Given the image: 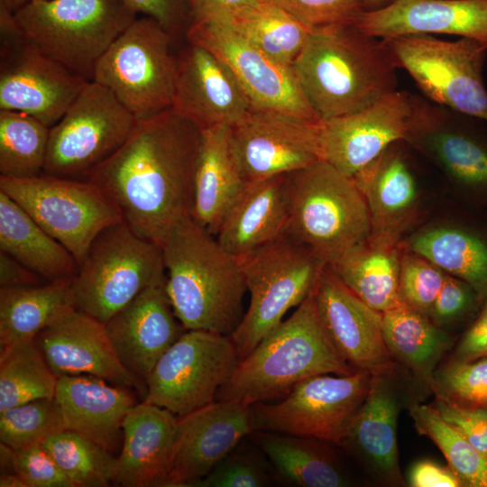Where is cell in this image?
I'll use <instances>...</instances> for the list:
<instances>
[{
	"label": "cell",
	"mask_w": 487,
	"mask_h": 487,
	"mask_svg": "<svg viewBox=\"0 0 487 487\" xmlns=\"http://www.w3.org/2000/svg\"><path fill=\"white\" fill-rule=\"evenodd\" d=\"M201 129L172 108L137 119L129 137L83 179L102 188L139 236L161 245L191 216Z\"/></svg>",
	"instance_id": "cell-1"
},
{
	"label": "cell",
	"mask_w": 487,
	"mask_h": 487,
	"mask_svg": "<svg viewBox=\"0 0 487 487\" xmlns=\"http://www.w3.org/2000/svg\"><path fill=\"white\" fill-rule=\"evenodd\" d=\"M292 67L320 121L360 111L398 83V66L384 40L354 23L313 29Z\"/></svg>",
	"instance_id": "cell-2"
},
{
	"label": "cell",
	"mask_w": 487,
	"mask_h": 487,
	"mask_svg": "<svg viewBox=\"0 0 487 487\" xmlns=\"http://www.w3.org/2000/svg\"><path fill=\"white\" fill-rule=\"evenodd\" d=\"M161 248L166 292L183 327L231 335L247 291L239 259L191 216L171 229Z\"/></svg>",
	"instance_id": "cell-3"
},
{
	"label": "cell",
	"mask_w": 487,
	"mask_h": 487,
	"mask_svg": "<svg viewBox=\"0 0 487 487\" xmlns=\"http://www.w3.org/2000/svg\"><path fill=\"white\" fill-rule=\"evenodd\" d=\"M356 371L333 345L319 317L312 290L288 319L239 361L216 400L251 406L285 396L307 378L347 375Z\"/></svg>",
	"instance_id": "cell-4"
},
{
	"label": "cell",
	"mask_w": 487,
	"mask_h": 487,
	"mask_svg": "<svg viewBox=\"0 0 487 487\" xmlns=\"http://www.w3.org/2000/svg\"><path fill=\"white\" fill-rule=\"evenodd\" d=\"M286 234L326 265L367 239L372 221L365 198L352 177L325 161L288 174Z\"/></svg>",
	"instance_id": "cell-5"
},
{
	"label": "cell",
	"mask_w": 487,
	"mask_h": 487,
	"mask_svg": "<svg viewBox=\"0 0 487 487\" xmlns=\"http://www.w3.org/2000/svg\"><path fill=\"white\" fill-rule=\"evenodd\" d=\"M14 17L42 52L92 81L99 59L138 14L121 0H44Z\"/></svg>",
	"instance_id": "cell-6"
},
{
	"label": "cell",
	"mask_w": 487,
	"mask_h": 487,
	"mask_svg": "<svg viewBox=\"0 0 487 487\" xmlns=\"http://www.w3.org/2000/svg\"><path fill=\"white\" fill-rule=\"evenodd\" d=\"M165 280L161 245L117 223L97 234L79 264L72 279L75 307L106 324L143 289Z\"/></svg>",
	"instance_id": "cell-7"
},
{
	"label": "cell",
	"mask_w": 487,
	"mask_h": 487,
	"mask_svg": "<svg viewBox=\"0 0 487 487\" xmlns=\"http://www.w3.org/2000/svg\"><path fill=\"white\" fill-rule=\"evenodd\" d=\"M239 262L250 303L230 337L241 361L282 321L289 309L308 298L326 265L287 234Z\"/></svg>",
	"instance_id": "cell-8"
},
{
	"label": "cell",
	"mask_w": 487,
	"mask_h": 487,
	"mask_svg": "<svg viewBox=\"0 0 487 487\" xmlns=\"http://www.w3.org/2000/svg\"><path fill=\"white\" fill-rule=\"evenodd\" d=\"M172 41L155 20L137 17L99 59L92 80L108 88L137 119L170 109L177 64Z\"/></svg>",
	"instance_id": "cell-9"
},
{
	"label": "cell",
	"mask_w": 487,
	"mask_h": 487,
	"mask_svg": "<svg viewBox=\"0 0 487 487\" xmlns=\"http://www.w3.org/2000/svg\"><path fill=\"white\" fill-rule=\"evenodd\" d=\"M0 190L64 245L78 266L99 233L124 222L114 200L87 179L46 173L27 179L0 176Z\"/></svg>",
	"instance_id": "cell-10"
},
{
	"label": "cell",
	"mask_w": 487,
	"mask_h": 487,
	"mask_svg": "<svg viewBox=\"0 0 487 487\" xmlns=\"http://www.w3.org/2000/svg\"><path fill=\"white\" fill-rule=\"evenodd\" d=\"M384 41L398 68L407 70L430 99L487 122L483 80L487 44L468 38L444 41L427 34Z\"/></svg>",
	"instance_id": "cell-11"
},
{
	"label": "cell",
	"mask_w": 487,
	"mask_h": 487,
	"mask_svg": "<svg viewBox=\"0 0 487 487\" xmlns=\"http://www.w3.org/2000/svg\"><path fill=\"white\" fill-rule=\"evenodd\" d=\"M434 118L424 104L396 89L360 111L321 121L320 159L353 178L394 142L430 130Z\"/></svg>",
	"instance_id": "cell-12"
},
{
	"label": "cell",
	"mask_w": 487,
	"mask_h": 487,
	"mask_svg": "<svg viewBox=\"0 0 487 487\" xmlns=\"http://www.w3.org/2000/svg\"><path fill=\"white\" fill-rule=\"evenodd\" d=\"M136 122L108 88L89 81L51 127L43 173L83 179L124 144Z\"/></svg>",
	"instance_id": "cell-13"
},
{
	"label": "cell",
	"mask_w": 487,
	"mask_h": 487,
	"mask_svg": "<svg viewBox=\"0 0 487 487\" xmlns=\"http://www.w3.org/2000/svg\"><path fill=\"white\" fill-rule=\"evenodd\" d=\"M372 373L320 374L293 386L275 404L251 405L254 431L311 437L340 446L368 393Z\"/></svg>",
	"instance_id": "cell-14"
},
{
	"label": "cell",
	"mask_w": 487,
	"mask_h": 487,
	"mask_svg": "<svg viewBox=\"0 0 487 487\" xmlns=\"http://www.w3.org/2000/svg\"><path fill=\"white\" fill-rule=\"evenodd\" d=\"M88 82L42 52L0 7V110L24 112L51 128Z\"/></svg>",
	"instance_id": "cell-15"
},
{
	"label": "cell",
	"mask_w": 487,
	"mask_h": 487,
	"mask_svg": "<svg viewBox=\"0 0 487 487\" xmlns=\"http://www.w3.org/2000/svg\"><path fill=\"white\" fill-rule=\"evenodd\" d=\"M239 361L230 335L185 330L150 372L143 400L187 415L216 400Z\"/></svg>",
	"instance_id": "cell-16"
},
{
	"label": "cell",
	"mask_w": 487,
	"mask_h": 487,
	"mask_svg": "<svg viewBox=\"0 0 487 487\" xmlns=\"http://www.w3.org/2000/svg\"><path fill=\"white\" fill-rule=\"evenodd\" d=\"M186 39L209 50L227 64L245 92L252 110L321 122L308 102L293 67L269 57L227 22L192 23Z\"/></svg>",
	"instance_id": "cell-17"
},
{
	"label": "cell",
	"mask_w": 487,
	"mask_h": 487,
	"mask_svg": "<svg viewBox=\"0 0 487 487\" xmlns=\"http://www.w3.org/2000/svg\"><path fill=\"white\" fill-rule=\"evenodd\" d=\"M319 124L280 113L251 110L231 126L246 182L287 175L321 161Z\"/></svg>",
	"instance_id": "cell-18"
},
{
	"label": "cell",
	"mask_w": 487,
	"mask_h": 487,
	"mask_svg": "<svg viewBox=\"0 0 487 487\" xmlns=\"http://www.w3.org/2000/svg\"><path fill=\"white\" fill-rule=\"evenodd\" d=\"M254 431L251 406L215 400L178 417L168 487H192Z\"/></svg>",
	"instance_id": "cell-19"
},
{
	"label": "cell",
	"mask_w": 487,
	"mask_h": 487,
	"mask_svg": "<svg viewBox=\"0 0 487 487\" xmlns=\"http://www.w3.org/2000/svg\"><path fill=\"white\" fill-rule=\"evenodd\" d=\"M188 42L176 56L171 108L200 129L234 126L252 110L245 92L225 61Z\"/></svg>",
	"instance_id": "cell-20"
},
{
	"label": "cell",
	"mask_w": 487,
	"mask_h": 487,
	"mask_svg": "<svg viewBox=\"0 0 487 487\" xmlns=\"http://www.w3.org/2000/svg\"><path fill=\"white\" fill-rule=\"evenodd\" d=\"M313 296L333 345L354 369L373 374L396 363L384 341L382 312L363 301L327 265L319 275Z\"/></svg>",
	"instance_id": "cell-21"
},
{
	"label": "cell",
	"mask_w": 487,
	"mask_h": 487,
	"mask_svg": "<svg viewBox=\"0 0 487 487\" xmlns=\"http://www.w3.org/2000/svg\"><path fill=\"white\" fill-rule=\"evenodd\" d=\"M35 341L58 377L87 374L146 394V385L119 359L106 324L76 308L42 329Z\"/></svg>",
	"instance_id": "cell-22"
},
{
	"label": "cell",
	"mask_w": 487,
	"mask_h": 487,
	"mask_svg": "<svg viewBox=\"0 0 487 487\" xmlns=\"http://www.w3.org/2000/svg\"><path fill=\"white\" fill-rule=\"evenodd\" d=\"M106 327L123 364L145 385L159 359L186 330L173 311L165 283L143 289Z\"/></svg>",
	"instance_id": "cell-23"
},
{
	"label": "cell",
	"mask_w": 487,
	"mask_h": 487,
	"mask_svg": "<svg viewBox=\"0 0 487 487\" xmlns=\"http://www.w3.org/2000/svg\"><path fill=\"white\" fill-rule=\"evenodd\" d=\"M396 363L373 373L368 393L341 446L356 457L381 482L402 485L397 443L402 406Z\"/></svg>",
	"instance_id": "cell-24"
},
{
	"label": "cell",
	"mask_w": 487,
	"mask_h": 487,
	"mask_svg": "<svg viewBox=\"0 0 487 487\" xmlns=\"http://www.w3.org/2000/svg\"><path fill=\"white\" fill-rule=\"evenodd\" d=\"M354 24L381 40L449 34L487 44V0H394L382 8L364 11Z\"/></svg>",
	"instance_id": "cell-25"
},
{
	"label": "cell",
	"mask_w": 487,
	"mask_h": 487,
	"mask_svg": "<svg viewBox=\"0 0 487 487\" xmlns=\"http://www.w3.org/2000/svg\"><path fill=\"white\" fill-rule=\"evenodd\" d=\"M178 417L157 405L135 404L123 423V446L114 483L124 487L163 486L174 451Z\"/></svg>",
	"instance_id": "cell-26"
},
{
	"label": "cell",
	"mask_w": 487,
	"mask_h": 487,
	"mask_svg": "<svg viewBox=\"0 0 487 487\" xmlns=\"http://www.w3.org/2000/svg\"><path fill=\"white\" fill-rule=\"evenodd\" d=\"M287 175L247 182L226 211L216 239L241 259L286 234Z\"/></svg>",
	"instance_id": "cell-27"
},
{
	"label": "cell",
	"mask_w": 487,
	"mask_h": 487,
	"mask_svg": "<svg viewBox=\"0 0 487 487\" xmlns=\"http://www.w3.org/2000/svg\"><path fill=\"white\" fill-rule=\"evenodd\" d=\"M109 383L87 374L61 376L54 398L66 429L111 451L123 431L125 416L136 403L126 387Z\"/></svg>",
	"instance_id": "cell-28"
},
{
	"label": "cell",
	"mask_w": 487,
	"mask_h": 487,
	"mask_svg": "<svg viewBox=\"0 0 487 487\" xmlns=\"http://www.w3.org/2000/svg\"><path fill=\"white\" fill-rule=\"evenodd\" d=\"M234 149L232 127L201 129L191 217L216 235L229 207L246 185Z\"/></svg>",
	"instance_id": "cell-29"
},
{
	"label": "cell",
	"mask_w": 487,
	"mask_h": 487,
	"mask_svg": "<svg viewBox=\"0 0 487 487\" xmlns=\"http://www.w3.org/2000/svg\"><path fill=\"white\" fill-rule=\"evenodd\" d=\"M369 208L371 235L398 242L410 222L417 186L403 159L389 148L353 177Z\"/></svg>",
	"instance_id": "cell-30"
},
{
	"label": "cell",
	"mask_w": 487,
	"mask_h": 487,
	"mask_svg": "<svg viewBox=\"0 0 487 487\" xmlns=\"http://www.w3.org/2000/svg\"><path fill=\"white\" fill-rule=\"evenodd\" d=\"M398 242L371 235L334 263L332 272L371 308L384 312L401 303Z\"/></svg>",
	"instance_id": "cell-31"
},
{
	"label": "cell",
	"mask_w": 487,
	"mask_h": 487,
	"mask_svg": "<svg viewBox=\"0 0 487 487\" xmlns=\"http://www.w3.org/2000/svg\"><path fill=\"white\" fill-rule=\"evenodd\" d=\"M0 252L47 281L71 279L78 269L72 253L1 190Z\"/></svg>",
	"instance_id": "cell-32"
},
{
	"label": "cell",
	"mask_w": 487,
	"mask_h": 487,
	"mask_svg": "<svg viewBox=\"0 0 487 487\" xmlns=\"http://www.w3.org/2000/svg\"><path fill=\"white\" fill-rule=\"evenodd\" d=\"M253 440L284 482L299 487H345L350 482L327 442L255 430Z\"/></svg>",
	"instance_id": "cell-33"
},
{
	"label": "cell",
	"mask_w": 487,
	"mask_h": 487,
	"mask_svg": "<svg viewBox=\"0 0 487 487\" xmlns=\"http://www.w3.org/2000/svg\"><path fill=\"white\" fill-rule=\"evenodd\" d=\"M72 279L0 288V349L34 339L42 329L75 308Z\"/></svg>",
	"instance_id": "cell-34"
},
{
	"label": "cell",
	"mask_w": 487,
	"mask_h": 487,
	"mask_svg": "<svg viewBox=\"0 0 487 487\" xmlns=\"http://www.w3.org/2000/svg\"><path fill=\"white\" fill-rule=\"evenodd\" d=\"M382 332L393 361L426 386L452 345L444 330L404 303L382 312Z\"/></svg>",
	"instance_id": "cell-35"
},
{
	"label": "cell",
	"mask_w": 487,
	"mask_h": 487,
	"mask_svg": "<svg viewBox=\"0 0 487 487\" xmlns=\"http://www.w3.org/2000/svg\"><path fill=\"white\" fill-rule=\"evenodd\" d=\"M414 253L446 274L468 283L479 298L487 294V241L468 231L436 228L415 236Z\"/></svg>",
	"instance_id": "cell-36"
},
{
	"label": "cell",
	"mask_w": 487,
	"mask_h": 487,
	"mask_svg": "<svg viewBox=\"0 0 487 487\" xmlns=\"http://www.w3.org/2000/svg\"><path fill=\"white\" fill-rule=\"evenodd\" d=\"M224 20L274 60L293 65L312 29L269 2L256 0Z\"/></svg>",
	"instance_id": "cell-37"
},
{
	"label": "cell",
	"mask_w": 487,
	"mask_h": 487,
	"mask_svg": "<svg viewBox=\"0 0 487 487\" xmlns=\"http://www.w3.org/2000/svg\"><path fill=\"white\" fill-rule=\"evenodd\" d=\"M58 379L35 338L1 349L0 413L33 400L54 398Z\"/></svg>",
	"instance_id": "cell-38"
},
{
	"label": "cell",
	"mask_w": 487,
	"mask_h": 487,
	"mask_svg": "<svg viewBox=\"0 0 487 487\" xmlns=\"http://www.w3.org/2000/svg\"><path fill=\"white\" fill-rule=\"evenodd\" d=\"M50 129L24 112L0 110V176L27 179L42 174Z\"/></svg>",
	"instance_id": "cell-39"
},
{
	"label": "cell",
	"mask_w": 487,
	"mask_h": 487,
	"mask_svg": "<svg viewBox=\"0 0 487 487\" xmlns=\"http://www.w3.org/2000/svg\"><path fill=\"white\" fill-rule=\"evenodd\" d=\"M409 415L418 433L431 439L442 452L462 487H487V462L459 428L431 404L412 403Z\"/></svg>",
	"instance_id": "cell-40"
},
{
	"label": "cell",
	"mask_w": 487,
	"mask_h": 487,
	"mask_svg": "<svg viewBox=\"0 0 487 487\" xmlns=\"http://www.w3.org/2000/svg\"><path fill=\"white\" fill-rule=\"evenodd\" d=\"M41 444L74 487H106L114 483L116 457L91 439L65 429Z\"/></svg>",
	"instance_id": "cell-41"
},
{
	"label": "cell",
	"mask_w": 487,
	"mask_h": 487,
	"mask_svg": "<svg viewBox=\"0 0 487 487\" xmlns=\"http://www.w3.org/2000/svg\"><path fill=\"white\" fill-rule=\"evenodd\" d=\"M65 429L55 398L33 400L0 413V442L15 451L41 444Z\"/></svg>",
	"instance_id": "cell-42"
},
{
	"label": "cell",
	"mask_w": 487,
	"mask_h": 487,
	"mask_svg": "<svg viewBox=\"0 0 487 487\" xmlns=\"http://www.w3.org/2000/svg\"><path fill=\"white\" fill-rule=\"evenodd\" d=\"M430 147L458 182L487 189V141L469 132H444L431 136Z\"/></svg>",
	"instance_id": "cell-43"
},
{
	"label": "cell",
	"mask_w": 487,
	"mask_h": 487,
	"mask_svg": "<svg viewBox=\"0 0 487 487\" xmlns=\"http://www.w3.org/2000/svg\"><path fill=\"white\" fill-rule=\"evenodd\" d=\"M427 387L435 399L462 408L487 409V357L449 360L437 366Z\"/></svg>",
	"instance_id": "cell-44"
},
{
	"label": "cell",
	"mask_w": 487,
	"mask_h": 487,
	"mask_svg": "<svg viewBox=\"0 0 487 487\" xmlns=\"http://www.w3.org/2000/svg\"><path fill=\"white\" fill-rule=\"evenodd\" d=\"M446 275L442 270L416 253L402 256L400 271L401 301L429 317Z\"/></svg>",
	"instance_id": "cell-45"
},
{
	"label": "cell",
	"mask_w": 487,
	"mask_h": 487,
	"mask_svg": "<svg viewBox=\"0 0 487 487\" xmlns=\"http://www.w3.org/2000/svg\"><path fill=\"white\" fill-rule=\"evenodd\" d=\"M275 5L310 29L355 23L363 0H262Z\"/></svg>",
	"instance_id": "cell-46"
},
{
	"label": "cell",
	"mask_w": 487,
	"mask_h": 487,
	"mask_svg": "<svg viewBox=\"0 0 487 487\" xmlns=\"http://www.w3.org/2000/svg\"><path fill=\"white\" fill-rule=\"evenodd\" d=\"M270 482L255 455L233 451L192 487H262Z\"/></svg>",
	"instance_id": "cell-47"
},
{
	"label": "cell",
	"mask_w": 487,
	"mask_h": 487,
	"mask_svg": "<svg viewBox=\"0 0 487 487\" xmlns=\"http://www.w3.org/2000/svg\"><path fill=\"white\" fill-rule=\"evenodd\" d=\"M14 472L28 487H74L42 444L16 451Z\"/></svg>",
	"instance_id": "cell-48"
},
{
	"label": "cell",
	"mask_w": 487,
	"mask_h": 487,
	"mask_svg": "<svg viewBox=\"0 0 487 487\" xmlns=\"http://www.w3.org/2000/svg\"><path fill=\"white\" fill-rule=\"evenodd\" d=\"M478 299L479 296L468 283L446 274L429 318L438 326L454 321L468 312Z\"/></svg>",
	"instance_id": "cell-49"
},
{
	"label": "cell",
	"mask_w": 487,
	"mask_h": 487,
	"mask_svg": "<svg viewBox=\"0 0 487 487\" xmlns=\"http://www.w3.org/2000/svg\"><path fill=\"white\" fill-rule=\"evenodd\" d=\"M431 405L459 428L487 462V409L462 408L435 399Z\"/></svg>",
	"instance_id": "cell-50"
},
{
	"label": "cell",
	"mask_w": 487,
	"mask_h": 487,
	"mask_svg": "<svg viewBox=\"0 0 487 487\" xmlns=\"http://www.w3.org/2000/svg\"><path fill=\"white\" fill-rule=\"evenodd\" d=\"M128 8L160 23L174 38L191 14L188 0H121ZM191 25V24H190Z\"/></svg>",
	"instance_id": "cell-51"
},
{
	"label": "cell",
	"mask_w": 487,
	"mask_h": 487,
	"mask_svg": "<svg viewBox=\"0 0 487 487\" xmlns=\"http://www.w3.org/2000/svg\"><path fill=\"white\" fill-rule=\"evenodd\" d=\"M487 357V301L456 345L454 360L471 362Z\"/></svg>",
	"instance_id": "cell-52"
},
{
	"label": "cell",
	"mask_w": 487,
	"mask_h": 487,
	"mask_svg": "<svg viewBox=\"0 0 487 487\" xmlns=\"http://www.w3.org/2000/svg\"><path fill=\"white\" fill-rule=\"evenodd\" d=\"M409 479L412 487H462L458 477L448 465L443 466L431 460H422L413 464Z\"/></svg>",
	"instance_id": "cell-53"
},
{
	"label": "cell",
	"mask_w": 487,
	"mask_h": 487,
	"mask_svg": "<svg viewBox=\"0 0 487 487\" xmlns=\"http://www.w3.org/2000/svg\"><path fill=\"white\" fill-rule=\"evenodd\" d=\"M254 2L256 0H188L191 24L208 20L225 19Z\"/></svg>",
	"instance_id": "cell-54"
},
{
	"label": "cell",
	"mask_w": 487,
	"mask_h": 487,
	"mask_svg": "<svg viewBox=\"0 0 487 487\" xmlns=\"http://www.w3.org/2000/svg\"><path fill=\"white\" fill-rule=\"evenodd\" d=\"M42 277L11 257L0 252V288H17L41 285Z\"/></svg>",
	"instance_id": "cell-55"
},
{
	"label": "cell",
	"mask_w": 487,
	"mask_h": 487,
	"mask_svg": "<svg viewBox=\"0 0 487 487\" xmlns=\"http://www.w3.org/2000/svg\"><path fill=\"white\" fill-rule=\"evenodd\" d=\"M15 450L0 442V468L1 474L14 472Z\"/></svg>",
	"instance_id": "cell-56"
},
{
	"label": "cell",
	"mask_w": 487,
	"mask_h": 487,
	"mask_svg": "<svg viewBox=\"0 0 487 487\" xmlns=\"http://www.w3.org/2000/svg\"><path fill=\"white\" fill-rule=\"evenodd\" d=\"M0 487H28L24 480L16 473H2Z\"/></svg>",
	"instance_id": "cell-57"
},
{
	"label": "cell",
	"mask_w": 487,
	"mask_h": 487,
	"mask_svg": "<svg viewBox=\"0 0 487 487\" xmlns=\"http://www.w3.org/2000/svg\"><path fill=\"white\" fill-rule=\"evenodd\" d=\"M38 1L44 0H0V7H3L14 14L23 6Z\"/></svg>",
	"instance_id": "cell-58"
},
{
	"label": "cell",
	"mask_w": 487,
	"mask_h": 487,
	"mask_svg": "<svg viewBox=\"0 0 487 487\" xmlns=\"http://www.w3.org/2000/svg\"><path fill=\"white\" fill-rule=\"evenodd\" d=\"M365 11H373L380 8H382L390 4H391L394 0H363Z\"/></svg>",
	"instance_id": "cell-59"
}]
</instances>
